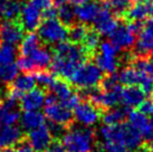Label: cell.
I'll return each mask as SVG.
<instances>
[{
    "label": "cell",
    "mask_w": 153,
    "mask_h": 152,
    "mask_svg": "<svg viewBox=\"0 0 153 152\" xmlns=\"http://www.w3.org/2000/svg\"><path fill=\"white\" fill-rule=\"evenodd\" d=\"M88 58H91L89 55L81 45L64 40L58 42L54 49L51 72L55 75L71 80L73 74Z\"/></svg>",
    "instance_id": "cell-1"
},
{
    "label": "cell",
    "mask_w": 153,
    "mask_h": 152,
    "mask_svg": "<svg viewBox=\"0 0 153 152\" xmlns=\"http://www.w3.org/2000/svg\"><path fill=\"white\" fill-rule=\"evenodd\" d=\"M103 141H111L122 144L126 150H137L142 145L143 136L130 123H121L117 125H104L101 129Z\"/></svg>",
    "instance_id": "cell-2"
},
{
    "label": "cell",
    "mask_w": 153,
    "mask_h": 152,
    "mask_svg": "<svg viewBox=\"0 0 153 152\" xmlns=\"http://www.w3.org/2000/svg\"><path fill=\"white\" fill-rule=\"evenodd\" d=\"M65 150L68 152H92L95 145V133L89 127H73L62 138Z\"/></svg>",
    "instance_id": "cell-3"
},
{
    "label": "cell",
    "mask_w": 153,
    "mask_h": 152,
    "mask_svg": "<svg viewBox=\"0 0 153 152\" xmlns=\"http://www.w3.org/2000/svg\"><path fill=\"white\" fill-rule=\"evenodd\" d=\"M45 116H46L51 122L60 124L63 127H69L74 123V116L71 109H68L64 103H60L58 97L54 93H49L46 95L45 100Z\"/></svg>",
    "instance_id": "cell-4"
},
{
    "label": "cell",
    "mask_w": 153,
    "mask_h": 152,
    "mask_svg": "<svg viewBox=\"0 0 153 152\" xmlns=\"http://www.w3.org/2000/svg\"><path fill=\"white\" fill-rule=\"evenodd\" d=\"M103 76V71L96 64L92 62L84 63L71 77V82L76 87L82 89H94L101 84Z\"/></svg>",
    "instance_id": "cell-5"
},
{
    "label": "cell",
    "mask_w": 153,
    "mask_h": 152,
    "mask_svg": "<svg viewBox=\"0 0 153 152\" xmlns=\"http://www.w3.org/2000/svg\"><path fill=\"white\" fill-rule=\"evenodd\" d=\"M38 36L46 44H58L68 37V27L62 24L57 18L45 19L38 27Z\"/></svg>",
    "instance_id": "cell-6"
},
{
    "label": "cell",
    "mask_w": 153,
    "mask_h": 152,
    "mask_svg": "<svg viewBox=\"0 0 153 152\" xmlns=\"http://www.w3.org/2000/svg\"><path fill=\"white\" fill-rule=\"evenodd\" d=\"M103 111L91 101H81L75 107L74 118L84 127H92L100 121Z\"/></svg>",
    "instance_id": "cell-7"
},
{
    "label": "cell",
    "mask_w": 153,
    "mask_h": 152,
    "mask_svg": "<svg viewBox=\"0 0 153 152\" xmlns=\"http://www.w3.org/2000/svg\"><path fill=\"white\" fill-rule=\"evenodd\" d=\"M113 11L111 10L110 4L108 2H105L103 9L101 10V13H98V16L96 17V19L94 20L95 24V29L97 30L100 35H105V36H110L113 31L115 30V28L119 26V20L116 19Z\"/></svg>",
    "instance_id": "cell-8"
},
{
    "label": "cell",
    "mask_w": 153,
    "mask_h": 152,
    "mask_svg": "<svg viewBox=\"0 0 153 152\" xmlns=\"http://www.w3.org/2000/svg\"><path fill=\"white\" fill-rule=\"evenodd\" d=\"M24 37V26L19 19L6 20L0 27V40L8 45H16Z\"/></svg>",
    "instance_id": "cell-9"
},
{
    "label": "cell",
    "mask_w": 153,
    "mask_h": 152,
    "mask_svg": "<svg viewBox=\"0 0 153 152\" xmlns=\"http://www.w3.org/2000/svg\"><path fill=\"white\" fill-rule=\"evenodd\" d=\"M136 34L128 27V25H119L115 30L110 35L111 42L114 45L119 51L130 49L135 44Z\"/></svg>",
    "instance_id": "cell-10"
},
{
    "label": "cell",
    "mask_w": 153,
    "mask_h": 152,
    "mask_svg": "<svg viewBox=\"0 0 153 152\" xmlns=\"http://www.w3.org/2000/svg\"><path fill=\"white\" fill-rule=\"evenodd\" d=\"M42 10L36 7L30 1L26 2L22 6V13L19 16V20L24 26V29L29 31L37 29L42 22Z\"/></svg>",
    "instance_id": "cell-11"
},
{
    "label": "cell",
    "mask_w": 153,
    "mask_h": 152,
    "mask_svg": "<svg viewBox=\"0 0 153 152\" xmlns=\"http://www.w3.org/2000/svg\"><path fill=\"white\" fill-rule=\"evenodd\" d=\"M53 140L54 138L48 127L45 124L33 131H29L28 134V141L35 152H45L53 143Z\"/></svg>",
    "instance_id": "cell-12"
},
{
    "label": "cell",
    "mask_w": 153,
    "mask_h": 152,
    "mask_svg": "<svg viewBox=\"0 0 153 152\" xmlns=\"http://www.w3.org/2000/svg\"><path fill=\"white\" fill-rule=\"evenodd\" d=\"M105 2L106 0H92L84 4L76 6V8L74 9L75 17L83 24L94 21L98 16V13H101Z\"/></svg>",
    "instance_id": "cell-13"
},
{
    "label": "cell",
    "mask_w": 153,
    "mask_h": 152,
    "mask_svg": "<svg viewBox=\"0 0 153 152\" xmlns=\"http://www.w3.org/2000/svg\"><path fill=\"white\" fill-rule=\"evenodd\" d=\"M153 51V17L146 21L140 31V36L135 45V53L140 57H144Z\"/></svg>",
    "instance_id": "cell-14"
},
{
    "label": "cell",
    "mask_w": 153,
    "mask_h": 152,
    "mask_svg": "<svg viewBox=\"0 0 153 152\" xmlns=\"http://www.w3.org/2000/svg\"><path fill=\"white\" fill-rule=\"evenodd\" d=\"M131 21H143L153 17V0H134V4L126 13Z\"/></svg>",
    "instance_id": "cell-15"
},
{
    "label": "cell",
    "mask_w": 153,
    "mask_h": 152,
    "mask_svg": "<svg viewBox=\"0 0 153 152\" xmlns=\"http://www.w3.org/2000/svg\"><path fill=\"white\" fill-rule=\"evenodd\" d=\"M128 123L135 129L143 138L153 140V131L150 125V120L140 111H131L128 114Z\"/></svg>",
    "instance_id": "cell-16"
},
{
    "label": "cell",
    "mask_w": 153,
    "mask_h": 152,
    "mask_svg": "<svg viewBox=\"0 0 153 152\" xmlns=\"http://www.w3.org/2000/svg\"><path fill=\"white\" fill-rule=\"evenodd\" d=\"M46 100V93L42 89H33L22 95L20 101V106L25 111H38L44 105Z\"/></svg>",
    "instance_id": "cell-17"
},
{
    "label": "cell",
    "mask_w": 153,
    "mask_h": 152,
    "mask_svg": "<svg viewBox=\"0 0 153 152\" xmlns=\"http://www.w3.org/2000/svg\"><path fill=\"white\" fill-rule=\"evenodd\" d=\"M26 136L22 129L15 125H6L0 127V148H11L17 145Z\"/></svg>",
    "instance_id": "cell-18"
},
{
    "label": "cell",
    "mask_w": 153,
    "mask_h": 152,
    "mask_svg": "<svg viewBox=\"0 0 153 152\" xmlns=\"http://www.w3.org/2000/svg\"><path fill=\"white\" fill-rule=\"evenodd\" d=\"M146 94L137 85L126 86L122 89V103L126 107H139L140 104L145 100Z\"/></svg>",
    "instance_id": "cell-19"
},
{
    "label": "cell",
    "mask_w": 153,
    "mask_h": 152,
    "mask_svg": "<svg viewBox=\"0 0 153 152\" xmlns=\"http://www.w3.org/2000/svg\"><path fill=\"white\" fill-rule=\"evenodd\" d=\"M20 121L26 131H33L45 124V116L38 111H25Z\"/></svg>",
    "instance_id": "cell-20"
},
{
    "label": "cell",
    "mask_w": 153,
    "mask_h": 152,
    "mask_svg": "<svg viewBox=\"0 0 153 152\" xmlns=\"http://www.w3.org/2000/svg\"><path fill=\"white\" fill-rule=\"evenodd\" d=\"M31 60L34 62V64L37 67V71H42L48 67L51 63V51L47 48L43 46L37 47L34 51H31V54L29 55Z\"/></svg>",
    "instance_id": "cell-21"
},
{
    "label": "cell",
    "mask_w": 153,
    "mask_h": 152,
    "mask_svg": "<svg viewBox=\"0 0 153 152\" xmlns=\"http://www.w3.org/2000/svg\"><path fill=\"white\" fill-rule=\"evenodd\" d=\"M101 37H100V33L95 28H91L89 27L88 31L86 34L84 40L82 42L81 46L86 51V53L89 55V57H93L96 54V49L98 47Z\"/></svg>",
    "instance_id": "cell-22"
},
{
    "label": "cell",
    "mask_w": 153,
    "mask_h": 152,
    "mask_svg": "<svg viewBox=\"0 0 153 152\" xmlns=\"http://www.w3.org/2000/svg\"><path fill=\"white\" fill-rule=\"evenodd\" d=\"M49 89H51V93L55 94L56 96L58 97V100H60L62 102H65L74 94L72 86L69 85L68 82L64 80H55V82L51 84Z\"/></svg>",
    "instance_id": "cell-23"
},
{
    "label": "cell",
    "mask_w": 153,
    "mask_h": 152,
    "mask_svg": "<svg viewBox=\"0 0 153 152\" xmlns=\"http://www.w3.org/2000/svg\"><path fill=\"white\" fill-rule=\"evenodd\" d=\"M126 118V110L113 107L112 110H108L107 112L102 115L103 123L105 125H117L123 123V121Z\"/></svg>",
    "instance_id": "cell-24"
},
{
    "label": "cell",
    "mask_w": 153,
    "mask_h": 152,
    "mask_svg": "<svg viewBox=\"0 0 153 152\" xmlns=\"http://www.w3.org/2000/svg\"><path fill=\"white\" fill-rule=\"evenodd\" d=\"M95 62L98 67L107 74H114L119 66V62L115 56H106L98 54L95 56Z\"/></svg>",
    "instance_id": "cell-25"
},
{
    "label": "cell",
    "mask_w": 153,
    "mask_h": 152,
    "mask_svg": "<svg viewBox=\"0 0 153 152\" xmlns=\"http://www.w3.org/2000/svg\"><path fill=\"white\" fill-rule=\"evenodd\" d=\"M40 46V38L38 35L34 34V33H29L25 36L22 39L19 51L22 56H29L31 51H34L37 47Z\"/></svg>",
    "instance_id": "cell-26"
},
{
    "label": "cell",
    "mask_w": 153,
    "mask_h": 152,
    "mask_svg": "<svg viewBox=\"0 0 153 152\" xmlns=\"http://www.w3.org/2000/svg\"><path fill=\"white\" fill-rule=\"evenodd\" d=\"M57 18L66 27H71L75 24V18H76L75 17V13L71 7L69 2H65V4H62L58 6Z\"/></svg>",
    "instance_id": "cell-27"
},
{
    "label": "cell",
    "mask_w": 153,
    "mask_h": 152,
    "mask_svg": "<svg viewBox=\"0 0 153 152\" xmlns=\"http://www.w3.org/2000/svg\"><path fill=\"white\" fill-rule=\"evenodd\" d=\"M89 27L85 25V24H74L73 26L69 27L68 29V37H69V40L72 42H75V44H78L81 45L82 42L84 40L87 31H88Z\"/></svg>",
    "instance_id": "cell-28"
},
{
    "label": "cell",
    "mask_w": 153,
    "mask_h": 152,
    "mask_svg": "<svg viewBox=\"0 0 153 152\" xmlns=\"http://www.w3.org/2000/svg\"><path fill=\"white\" fill-rule=\"evenodd\" d=\"M111 10L116 17H123L134 4V0H107Z\"/></svg>",
    "instance_id": "cell-29"
},
{
    "label": "cell",
    "mask_w": 153,
    "mask_h": 152,
    "mask_svg": "<svg viewBox=\"0 0 153 152\" xmlns=\"http://www.w3.org/2000/svg\"><path fill=\"white\" fill-rule=\"evenodd\" d=\"M22 13V4L18 0H7L2 9V16L7 20L19 19Z\"/></svg>",
    "instance_id": "cell-30"
},
{
    "label": "cell",
    "mask_w": 153,
    "mask_h": 152,
    "mask_svg": "<svg viewBox=\"0 0 153 152\" xmlns=\"http://www.w3.org/2000/svg\"><path fill=\"white\" fill-rule=\"evenodd\" d=\"M16 57V49L13 45L4 44L0 47V66L13 63Z\"/></svg>",
    "instance_id": "cell-31"
},
{
    "label": "cell",
    "mask_w": 153,
    "mask_h": 152,
    "mask_svg": "<svg viewBox=\"0 0 153 152\" xmlns=\"http://www.w3.org/2000/svg\"><path fill=\"white\" fill-rule=\"evenodd\" d=\"M18 74V67L16 64H9L4 66H0V82L10 83L13 82Z\"/></svg>",
    "instance_id": "cell-32"
},
{
    "label": "cell",
    "mask_w": 153,
    "mask_h": 152,
    "mask_svg": "<svg viewBox=\"0 0 153 152\" xmlns=\"http://www.w3.org/2000/svg\"><path fill=\"white\" fill-rule=\"evenodd\" d=\"M35 80L36 82L40 84L44 87H51V84L55 82V74H53L51 72H47L45 69H42V71H37L36 74H35Z\"/></svg>",
    "instance_id": "cell-33"
},
{
    "label": "cell",
    "mask_w": 153,
    "mask_h": 152,
    "mask_svg": "<svg viewBox=\"0 0 153 152\" xmlns=\"http://www.w3.org/2000/svg\"><path fill=\"white\" fill-rule=\"evenodd\" d=\"M16 65H17L18 69H20L22 72L26 73V74L37 72V67H36V65L34 64V62L31 60L29 56H22V57H19Z\"/></svg>",
    "instance_id": "cell-34"
},
{
    "label": "cell",
    "mask_w": 153,
    "mask_h": 152,
    "mask_svg": "<svg viewBox=\"0 0 153 152\" xmlns=\"http://www.w3.org/2000/svg\"><path fill=\"white\" fill-rule=\"evenodd\" d=\"M132 63H133L132 66H134L135 68L140 69L142 72L146 73L153 80V62L146 60L144 57H137V58H134V60Z\"/></svg>",
    "instance_id": "cell-35"
},
{
    "label": "cell",
    "mask_w": 153,
    "mask_h": 152,
    "mask_svg": "<svg viewBox=\"0 0 153 152\" xmlns=\"http://www.w3.org/2000/svg\"><path fill=\"white\" fill-rule=\"evenodd\" d=\"M102 148L105 152H126V148L122 144L111 142V141H103Z\"/></svg>",
    "instance_id": "cell-36"
},
{
    "label": "cell",
    "mask_w": 153,
    "mask_h": 152,
    "mask_svg": "<svg viewBox=\"0 0 153 152\" xmlns=\"http://www.w3.org/2000/svg\"><path fill=\"white\" fill-rule=\"evenodd\" d=\"M100 54L102 55H106V56H115L116 57V54L119 49L110 42H103L102 45L100 46Z\"/></svg>",
    "instance_id": "cell-37"
},
{
    "label": "cell",
    "mask_w": 153,
    "mask_h": 152,
    "mask_svg": "<svg viewBox=\"0 0 153 152\" xmlns=\"http://www.w3.org/2000/svg\"><path fill=\"white\" fill-rule=\"evenodd\" d=\"M139 111L145 115H151L153 114V101L151 100H144L139 106Z\"/></svg>",
    "instance_id": "cell-38"
},
{
    "label": "cell",
    "mask_w": 153,
    "mask_h": 152,
    "mask_svg": "<svg viewBox=\"0 0 153 152\" xmlns=\"http://www.w3.org/2000/svg\"><path fill=\"white\" fill-rule=\"evenodd\" d=\"M45 152H65V148L63 144L59 143L58 140H56L55 142H53L51 144V147L47 149Z\"/></svg>",
    "instance_id": "cell-39"
},
{
    "label": "cell",
    "mask_w": 153,
    "mask_h": 152,
    "mask_svg": "<svg viewBox=\"0 0 153 152\" xmlns=\"http://www.w3.org/2000/svg\"><path fill=\"white\" fill-rule=\"evenodd\" d=\"M44 18L45 19H51V18H57V9L56 8H51L44 10Z\"/></svg>",
    "instance_id": "cell-40"
},
{
    "label": "cell",
    "mask_w": 153,
    "mask_h": 152,
    "mask_svg": "<svg viewBox=\"0 0 153 152\" xmlns=\"http://www.w3.org/2000/svg\"><path fill=\"white\" fill-rule=\"evenodd\" d=\"M92 0H68V2L72 4H75V6H81V4H84L86 2H89Z\"/></svg>",
    "instance_id": "cell-41"
},
{
    "label": "cell",
    "mask_w": 153,
    "mask_h": 152,
    "mask_svg": "<svg viewBox=\"0 0 153 152\" xmlns=\"http://www.w3.org/2000/svg\"><path fill=\"white\" fill-rule=\"evenodd\" d=\"M4 152H19V151H18L17 147L15 145V147H11V148H7Z\"/></svg>",
    "instance_id": "cell-42"
},
{
    "label": "cell",
    "mask_w": 153,
    "mask_h": 152,
    "mask_svg": "<svg viewBox=\"0 0 153 152\" xmlns=\"http://www.w3.org/2000/svg\"><path fill=\"white\" fill-rule=\"evenodd\" d=\"M148 152H153V140H151L149 147H148Z\"/></svg>",
    "instance_id": "cell-43"
},
{
    "label": "cell",
    "mask_w": 153,
    "mask_h": 152,
    "mask_svg": "<svg viewBox=\"0 0 153 152\" xmlns=\"http://www.w3.org/2000/svg\"><path fill=\"white\" fill-rule=\"evenodd\" d=\"M150 125H151V129H152L153 131V114L150 115Z\"/></svg>",
    "instance_id": "cell-44"
},
{
    "label": "cell",
    "mask_w": 153,
    "mask_h": 152,
    "mask_svg": "<svg viewBox=\"0 0 153 152\" xmlns=\"http://www.w3.org/2000/svg\"><path fill=\"white\" fill-rule=\"evenodd\" d=\"M1 16H2V10L0 9V19H1Z\"/></svg>",
    "instance_id": "cell-45"
},
{
    "label": "cell",
    "mask_w": 153,
    "mask_h": 152,
    "mask_svg": "<svg viewBox=\"0 0 153 152\" xmlns=\"http://www.w3.org/2000/svg\"><path fill=\"white\" fill-rule=\"evenodd\" d=\"M151 56H152V59H153V51H151Z\"/></svg>",
    "instance_id": "cell-46"
},
{
    "label": "cell",
    "mask_w": 153,
    "mask_h": 152,
    "mask_svg": "<svg viewBox=\"0 0 153 152\" xmlns=\"http://www.w3.org/2000/svg\"><path fill=\"white\" fill-rule=\"evenodd\" d=\"M135 152H144V151H135Z\"/></svg>",
    "instance_id": "cell-47"
},
{
    "label": "cell",
    "mask_w": 153,
    "mask_h": 152,
    "mask_svg": "<svg viewBox=\"0 0 153 152\" xmlns=\"http://www.w3.org/2000/svg\"><path fill=\"white\" fill-rule=\"evenodd\" d=\"M0 152H1V151H0Z\"/></svg>",
    "instance_id": "cell-48"
}]
</instances>
